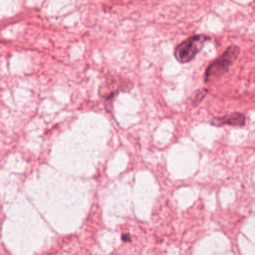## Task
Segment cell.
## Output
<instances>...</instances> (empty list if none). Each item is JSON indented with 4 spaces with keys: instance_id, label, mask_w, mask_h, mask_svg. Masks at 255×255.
Returning a JSON list of instances; mask_svg holds the SVG:
<instances>
[{
    "instance_id": "4",
    "label": "cell",
    "mask_w": 255,
    "mask_h": 255,
    "mask_svg": "<svg viewBox=\"0 0 255 255\" xmlns=\"http://www.w3.org/2000/svg\"><path fill=\"white\" fill-rule=\"evenodd\" d=\"M207 93H208V90H207V89H201V90L197 91V92L194 94L193 98H192V104H193L194 106L197 105V104H199V103L205 98V96L207 95Z\"/></svg>"
},
{
    "instance_id": "1",
    "label": "cell",
    "mask_w": 255,
    "mask_h": 255,
    "mask_svg": "<svg viewBox=\"0 0 255 255\" xmlns=\"http://www.w3.org/2000/svg\"><path fill=\"white\" fill-rule=\"evenodd\" d=\"M239 53H240L239 47L235 45L229 46L222 53L220 57L212 61L210 65L206 68L205 75H204L205 83H209L213 80L220 78L222 75H224L229 70L233 62L237 59Z\"/></svg>"
},
{
    "instance_id": "3",
    "label": "cell",
    "mask_w": 255,
    "mask_h": 255,
    "mask_svg": "<svg viewBox=\"0 0 255 255\" xmlns=\"http://www.w3.org/2000/svg\"><path fill=\"white\" fill-rule=\"evenodd\" d=\"M245 122H246V119L243 114L233 113V114L226 115V116H223L220 118H213L211 120V125L216 126V127H220V126H224V125L242 127L245 125Z\"/></svg>"
},
{
    "instance_id": "2",
    "label": "cell",
    "mask_w": 255,
    "mask_h": 255,
    "mask_svg": "<svg viewBox=\"0 0 255 255\" xmlns=\"http://www.w3.org/2000/svg\"><path fill=\"white\" fill-rule=\"evenodd\" d=\"M209 40L210 38L204 34L194 35L187 38L185 41L181 42L179 45L176 46L174 50L175 59L181 64H186L190 62L195 58V56L203 48L204 44Z\"/></svg>"
}]
</instances>
